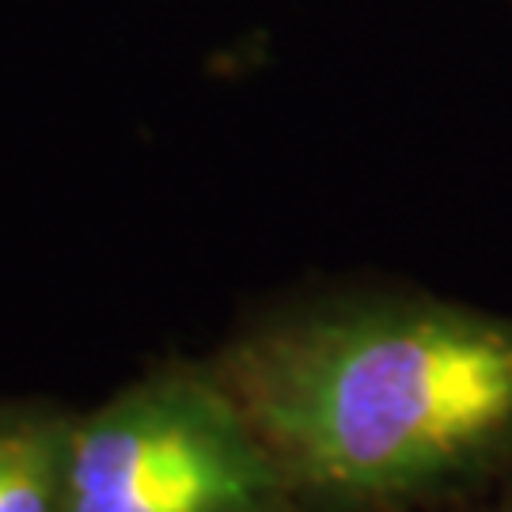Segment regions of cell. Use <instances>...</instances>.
<instances>
[{"label":"cell","mask_w":512,"mask_h":512,"mask_svg":"<svg viewBox=\"0 0 512 512\" xmlns=\"http://www.w3.org/2000/svg\"><path fill=\"white\" fill-rule=\"evenodd\" d=\"M217 376L296 512H414L512 482V315L334 296L247 334Z\"/></svg>","instance_id":"cell-1"},{"label":"cell","mask_w":512,"mask_h":512,"mask_svg":"<svg viewBox=\"0 0 512 512\" xmlns=\"http://www.w3.org/2000/svg\"><path fill=\"white\" fill-rule=\"evenodd\" d=\"M69 512H296L220 376L171 368L76 418Z\"/></svg>","instance_id":"cell-2"},{"label":"cell","mask_w":512,"mask_h":512,"mask_svg":"<svg viewBox=\"0 0 512 512\" xmlns=\"http://www.w3.org/2000/svg\"><path fill=\"white\" fill-rule=\"evenodd\" d=\"M76 418L0 406V512H69Z\"/></svg>","instance_id":"cell-3"},{"label":"cell","mask_w":512,"mask_h":512,"mask_svg":"<svg viewBox=\"0 0 512 512\" xmlns=\"http://www.w3.org/2000/svg\"><path fill=\"white\" fill-rule=\"evenodd\" d=\"M478 512H512V482L501 490V497H497L494 505H482Z\"/></svg>","instance_id":"cell-4"}]
</instances>
